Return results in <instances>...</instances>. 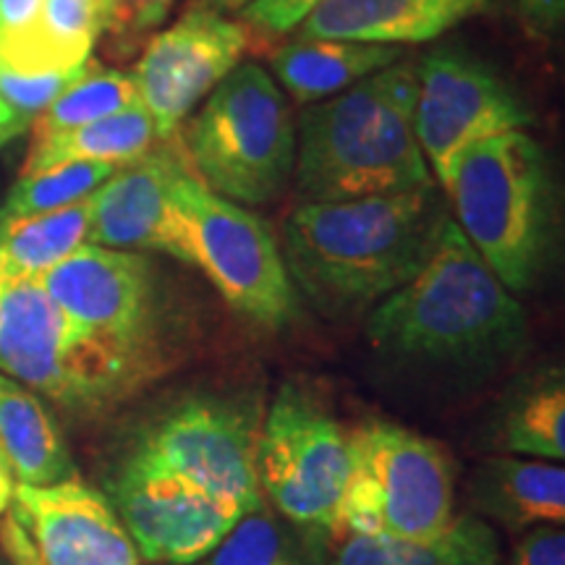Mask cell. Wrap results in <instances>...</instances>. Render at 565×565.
<instances>
[{
    "mask_svg": "<svg viewBox=\"0 0 565 565\" xmlns=\"http://www.w3.org/2000/svg\"><path fill=\"white\" fill-rule=\"evenodd\" d=\"M194 565H320V545L263 503Z\"/></svg>",
    "mask_w": 565,
    "mask_h": 565,
    "instance_id": "24",
    "label": "cell"
},
{
    "mask_svg": "<svg viewBox=\"0 0 565 565\" xmlns=\"http://www.w3.org/2000/svg\"><path fill=\"white\" fill-rule=\"evenodd\" d=\"M113 511L145 563L194 565L246 513L131 448L108 482Z\"/></svg>",
    "mask_w": 565,
    "mask_h": 565,
    "instance_id": "13",
    "label": "cell"
},
{
    "mask_svg": "<svg viewBox=\"0 0 565 565\" xmlns=\"http://www.w3.org/2000/svg\"><path fill=\"white\" fill-rule=\"evenodd\" d=\"M521 24L532 38H550L561 30L565 17V0H515Z\"/></svg>",
    "mask_w": 565,
    "mask_h": 565,
    "instance_id": "31",
    "label": "cell"
},
{
    "mask_svg": "<svg viewBox=\"0 0 565 565\" xmlns=\"http://www.w3.org/2000/svg\"><path fill=\"white\" fill-rule=\"evenodd\" d=\"M257 32L223 13L192 6L141 47L134 68L141 108L160 139H173L212 89L249 53Z\"/></svg>",
    "mask_w": 565,
    "mask_h": 565,
    "instance_id": "14",
    "label": "cell"
},
{
    "mask_svg": "<svg viewBox=\"0 0 565 565\" xmlns=\"http://www.w3.org/2000/svg\"><path fill=\"white\" fill-rule=\"evenodd\" d=\"M445 217L435 183L362 200L301 202L282 231V259L317 312L345 320L374 309L422 270Z\"/></svg>",
    "mask_w": 565,
    "mask_h": 565,
    "instance_id": "1",
    "label": "cell"
},
{
    "mask_svg": "<svg viewBox=\"0 0 565 565\" xmlns=\"http://www.w3.org/2000/svg\"><path fill=\"white\" fill-rule=\"evenodd\" d=\"M345 440L351 469L341 536L427 540L454 521L456 463L440 443L380 419L353 427Z\"/></svg>",
    "mask_w": 565,
    "mask_h": 565,
    "instance_id": "7",
    "label": "cell"
},
{
    "mask_svg": "<svg viewBox=\"0 0 565 565\" xmlns=\"http://www.w3.org/2000/svg\"><path fill=\"white\" fill-rule=\"evenodd\" d=\"M416 63L398 58L330 103H312L296 129L294 186L301 202H343L429 186L414 134Z\"/></svg>",
    "mask_w": 565,
    "mask_h": 565,
    "instance_id": "3",
    "label": "cell"
},
{
    "mask_svg": "<svg viewBox=\"0 0 565 565\" xmlns=\"http://www.w3.org/2000/svg\"><path fill=\"white\" fill-rule=\"evenodd\" d=\"M445 196L466 242L511 294H529L553 267L557 194L553 166L536 139L505 131L466 147Z\"/></svg>",
    "mask_w": 565,
    "mask_h": 565,
    "instance_id": "4",
    "label": "cell"
},
{
    "mask_svg": "<svg viewBox=\"0 0 565 565\" xmlns=\"http://www.w3.org/2000/svg\"><path fill=\"white\" fill-rule=\"evenodd\" d=\"M317 3L320 0H249L244 19L259 38H278L296 30Z\"/></svg>",
    "mask_w": 565,
    "mask_h": 565,
    "instance_id": "29",
    "label": "cell"
},
{
    "mask_svg": "<svg viewBox=\"0 0 565 565\" xmlns=\"http://www.w3.org/2000/svg\"><path fill=\"white\" fill-rule=\"evenodd\" d=\"M183 150L212 194L252 207L273 202L296 160V126L278 82L257 63H238L189 124Z\"/></svg>",
    "mask_w": 565,
    "mask_h": 565,
    "instance_id": "6",
    "label": "cell"
},
{
    "mask_svg": "<svg viewBox=\"0 0 565 565\" xmlns=\"http://www.w3.org/2000/svg\"><path fill=\"white\" fill-rule=\"evenodd\" d=\"M0 145H3V141H0Z\"/></svg>",
    "mask_w": 565,
    "mask_h": 565,
    "instance_id": "38",
    "label": "cell"
},
{
    "mask_svg": "<svg viewBox=\"0 0 565 565\" xmlns=\"http://www.w3.org/2000/svg\"><path fill=\"white\" fill-rule=\"evenodd\" d=\"M366 341L395 364L477 374L519 353L526 312L445 217L422 270L372 309Z\"/></svg>",
    "mask_w": 565,
    "mask_h": 565,
    "instance_id": "2",
    "label": "cell"
},
{
    "mask_svg": "<svg viewBox=\"0 0 565 565\" xmlns=\"http://www.w3.org/2000/svg\"><path fill=\"white\" fill-rule=\"evenodd\" d=\"M150 113L141 105L100 121L84 124L79 129L53 134V137L30 141L21 175L45 171L61 162H110L126 166L145 158L160 145Z\"/></svg>",
    "mask_w": 565,
    "mask_h": 565,
    "instance_id": "23",
    "label": "cell"
},
{
    "mask_svg": "<svg viewBox=\"0 0 565 565\" xmlns=\"http://www.w3.org/2000/svg\"><path fill=\"white\" fill-rule=\"evenodd\" d=\"M173 139H162L145 158L126 162L89 196V244L168 254L196 267L192 221L179 196L181 181L194 168Z\"/></svg>",
    "mask_w": 565,
    "mask_h": 565,
    "instance_id": "15",
    "label": "cell"
},
{
    "mask_svg": "<svg viewBox=\"0 0 565 565\" xmlns=\"http://www.w3.org/2000/svg\"><path fill=\"white\" fill-rule=\"evenodd\" d=\"M484 443L503 456L563 461L565 383L561 366L529 374L513 385L494 406Z\"/></svg>",
    "mask_w": 565,
    "mask_h": 565,
    "instance_id": "21",
    "label": "cell"
},
{
    "mask_svg": "<svg viewBox=\"0 0 565 565\" xmlns=\"http://www.w3.org/2000/svg\"><path fill=\"white\" fill-rule=\"evenodd\" d=\"M179 196L192 221L196 267L233 312L267 330L288 328L299 315V296L270 225L212 194L194 171L181 181Z\"/></svg>",
    "mask_w": 565,
    "mask_h": 565,
    "instance_id": "11",
    "label": "cell"
},
{
    "mask_svg": "<svg viewBox=\"0 0 565 565\" xmlns=\"http://www.w3.org/2000/svg\"><path fill=\"white\" fill-rule=\"evenodd\" d=\"M179 0H108L105 6V53L129 61L171 17Z\"/></svg>",
    "mask_w": 565,
    "mask_h": 565,
    "instance_id": "27",
    "label": "cell"
},
{
    "mask_svg": "<svg viewBox=\"0 0 565 565\" xmlns=\"http://www.w3.org/2000/svg\"><path fill=\"white\" fill-rule=\"evenodd\" d=\"M0 372L63 412L100 416L162 380L63 315L38 278L0 275Z\"/></svg>",
    "mask_w": 565,
    "mask_h": 565,
    "instance_id": "5",
    "label": "cell"
},
{
    "mask_svg": "<svg viewBox=\"0 0 565 565\" xmlns=\"http://www.w3.org/2000/svg\"><path fill=\"white\" fill-rule=\"evenodd\" d=\"M0 450L13 482L47 487L76 477L55 416L26 385L0 372Z\"/></svg>",
    "mask_w": 565,
    "mask_h": 565,
    "instance_id": "20",
    "label": "cell"
},
{
    "mask_svg": "<svg viewBox=\"0 0 565 565\" xmlns=\"http://www.w3.org/2000/svg\"><path fill=\"white\" fill-rule=\"evenodd\" d=\"M0 463H6V466H9V461H6V456H3V450H0Z\"/></svg>",
    "mask_w": 565,
    "mask_h": 565,
    "instance_id": "37",
    "label": "cell"
},
{
    "mask_svg": "<svg viewBox=\"0 0 565 565\" xmlns=\"http://www.w3.org/2000/svg\"><path fill=\"white\" fill-rule=\"evenodd\" d=\"M492 0H320L299 24V38L406 45L440 38L484 11Z\"/></svg>",
    "mask_w": 565,
    "mask_h": 565,
    "instance_id": "17",
    "label": "cell"
},
{
    "mask_svg": "<svg viewBox=\"0 0 565 565\" xmlns=\"http://www.w3.org/2000/svg\"><path fill=\"white\" fill-rule=\"evenodd\" d=\"M398 58H404L398 45H366L296 34L270 55V66L296 103L312 105L322 97L345 92Z\"/></svg>",
    "mask_w": 565,
    "mask_h": 565,
    "instance_id": "19",
    "label": "cell"
},
{
    "mask_svg": "<svg viewBox=\"0 0 565 565\" xmlns=\"http://www.w3.org/2000/svg\"><path fill=\"white\" fill-rule=\"evenodd\" d=\"M0 545H3L6 555H9L11 565H45L42 557L30 540V534L24 532V526L19 524L13 515L0 524Z\"/></svg>",
    "mask_w": 565,
    "mask_h": 565,
    "instance_id": "32",
    "label": "cell"
},
{
    "mask_svg": "<svg viewBox=\"0 0 565 565\" xmlns=\"http://www.w3.org/2000/svg\"><path fill=\"white\" fill-rule=\"evenodd\" d=\"M349 469V440L335 416L301 387L282 385L257 445V482L270 505L320 547L335 542Z\"/></svg>",
    "mask_w": 565,
    "mask_h": 565,
    "instance_id": "9",
    "label": "cell"
},
{
    "mask_svg": "<svg viewBox=\"0 0 565 565\" xmlns=\"http://www.w3.org/2000/svg\"><path fill=\"white\" fill-rule=\"evenodd\" d=\"M330 565H500V542L484 519L463 513L427 540L345 534Z\"/></svg>",
    "mask_w": 565,
    "mask_h": 565,
    "instance_id": "22",
    "label": "cell"
},
{
    "mask_svg": "<svg viewBox=\"0 0 565 565\" xmlns=\"http://www.w3.org/2000/svg\"><path fill=\"white\" fill-rule=\"evenodd\" d=\"M469 500L479 513L511 532L565 521V469L540 458L490 456L477 463Z\"/></svg>",
    "mask_w": 565,
    "mask_h": 565,
    "instance_id": "18",
    "label": "cell"
},
{
    "mask_svg": "<svg viewBox=\"0 0 565 565\" xmlns=\"http://www.w3.org/2000/svg\"><path fill=\"white\" fill-rule=\"evenodd\" d=\"M263 416L259 398L194 393L154 416L131 448L223 503L252 513L265 503L257 482Z\"/></svg>",
    "mask_w": 565,
    "mask_h": 565,
    "instance_id": "10",
    "label": "cell"
},
{
    "mask_svg": "<svg viewBox=\"0 0 565 565\" xmlns=\"http://www.w3.org/2000/svg\"><path fill=\"white\" fill-rule=\"evenodd\" d=\"M200 6L204 9H212L217 13H236V11H244L246 6H249V0H200Z\"/></svg>",
    "mask_w": 565,
    "mask_h": 565,
    "instance_id": "35",
    "label": "cell"
},
{
    "mask_svg": "<svg viewBox=\"0 0 565 565\" xmlns=\"http://www.w3.org/2000/svg\"><path fill=\"white\" fill-rule=\"evenodd\" d=\"M508 565H565L563 526L542 524L526 529L508 557Z\"/></svg>",
    "mask_w": 565,
    "mask_h": 565,
    "instance_id": "30",
    "label": "cell"
},
{
    "mask_svg": "<svg viewBox=\"0 0 565 565\" xmlns=\"http://www.w3.org/2000/svg\"><path fill=\"white\" fill-rule=\"evenodd\" d=\"M38 280L68 320L160 377L179 364V307L147 254L84 244Z\"/></svg>",
    "mask_w": 565,
    "mask_h": 565,
    "instance_id": "8",
    "label": "cell"
},
{
    "mask_svg": "<svg viewBox=\"0 0 565 565\" xmlns=\"http://www.w3.org/2000/svg\"><path fill=\"white\" fill-rule=\"evenodd\" d=\"M42 9V0H0V34L17 32L32 24Z\"/></svg>",
    "mask_w": 565,
    "mask_h": 565,
    "instance_id": "33",
    "label": "cell"
},
{
    "mask_svg": "<svg viewBox=\"0 0 565 565\" xmlns=\"http://www.w3.org/2000/svg\"><path fill=\"white\" fill-rule=\"evenodd\" d=\"M139 89L131 74L116 68H100L89 58L79 79H74L45 110L34 118L30 131L32 141L53 134L79 129L84 124L100 121L129 108H137Z\"/></svg>",
    "mask_w": 565,
    "mask_h": 565,
    "instance_id": "25",
    "label": "cell"
},
{
    "mask_svg": "<svg viewBox=\"0 0 565 565\" xmlns=\"http://www.w3.org/2000/svg\"><path fill=\"white\" fill-rule=\"evenodd\" d=\"M13 490H17V482H13L11 469L6 463H0V515L11 508Z\"/></svg>",
    "mask_w": 565,
    "mask_h": 565,
    "instance_id": "34",
    "label": "cell"
},
{
    "mask_svg": "<svg viewBox=\"0 0 565 565\" xmlns=\"http://www.w3.org/2000/svg\"><path fill=\"white\" fill-rule=\"evenodd\" d=\"M11 515L45 565H141L110 500L79 477L47 487L17 484Z\"/></svg>",
    "mask_w": 565,
    "mask_h": 565,
    "instance_id": "16",
    "label": "cell"
},
{
    "mask_svg": "<svg viewBox=\"0 0 565 565\" xmlns=\"http://www.w3.org/2000/svg\"><path fill=\"white\" fill-rule=\"evenodd\" d=\"M19 129H17V121H13V116L6 108L3 100H0V141H9L13 137H19Z\"/></svg>",
    "mask_w": 565,
    "mask_h": 565,
    "instance_id": "36",
    "label": "cell"
},
{
    "mask_svg": "<svg viewBox=\"0 0 565 565\" xmlns=\"http://www.w3.org/2000/svg\"><path fill=\"white\" fill-rule=\"evenodd\" d=\"M529 124L526 103L482 61L443 47L416 63L414 134L440 186L466 147Z\"/></svg>",
    "mask_w": 565,
    "mask_h": 565,
    "instance_id": "12",
    "label": "cell"
},
{
    "mask_svg": "<svg viewBox=\"0 0 565 565\" xmlns=\"http://www.w3.org/2000/svg\"><path fill=\"white\" fill-rule=\"evenodd\" d=\"M87 63L76 71H55V74H19V71L0 66V100H3V105L13 116V121H17V129H30L34 118H38L71 82L79 79L82 71L87 68Z\"/></svg>",
    "mask_w": 565,
    "mask_h": 565,
    "instance_id": "28",
    "label": "cell"
},
{
    "mask_svg": "<svg viewBox=\"0 0 565 565\" xmlns=\"http://www.w3.org/2000/svg\"><path fill=\"white\" fill-rule=\"evenodd\" d=\"M121 166L110 162H61L45 171L19 175L9 196L0 204V221L42 215L87 200Z\"/></svg>",
    "mask_w": 565,
    "mask_h": 565,
    "instance_id": "26",
    "label": "cell"
}]
</instances>
